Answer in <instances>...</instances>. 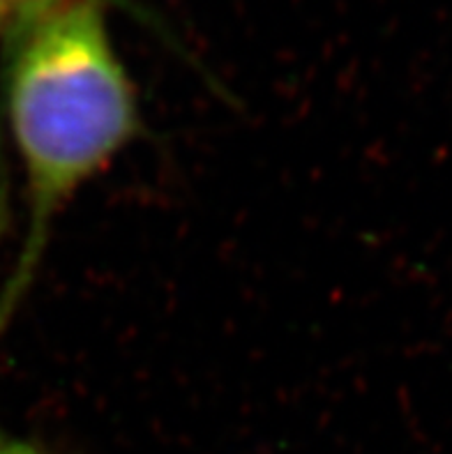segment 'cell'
<instances>
[{"label":"cell","mask_w":452,"mask_h":454,"mask_svg":"<svg viewBox=\"0 0 452 454\" xmlns=\"http://www.w3.org/2000/svg\"><path fill=\"white\" fill-rule=\"evenodd\" d=\"M3 98L26 178L28 233L0 295V333L33 284L56 215L141 132L137 92L102 0L19 14Z\"/></svg>","instance_id":"cell-1"},{"label":"cell","mask_w":452,"mask_h":454,"mask_svg":"<svg viewBox=\"0 0 452 454\" xmlns=\"http://www.w3.org/2000/svg\"><path fill=\"white\" fill-rule=\"evenodd\" d=\"M0 454H53L42 445L26 441V438L12 436V434L0 429Z\"/></svg>","instance_id":"cell-2"},{"label":"cell","mask_w":452,"mask_h":454,"mask_svg":"<svg viewBox=\"0 0 452 454\" xmlns=\"http://www.w3.org/2000/svg\"><path fill=\"white\" fill-rule=\"evenodd\" d=\"M12 3L19 7V14H28V12L44 10V7L58 5V3H65V0H12Z\"/></svg>","instance_id":"cell-3"},{"label":"cell","mask_w":452,"mask_h":454,"mask_svg":"<svg viewBox=\"0 0 452 454\" xmlns=\"http://www.w3.org/2000/svg\"><path fill=\"white\" fill-rule=\"evenodd\" d=\"M5 5H7V0H0V19H3V12H5Z\"/></svg>","instance_id":"cell-4"}]
</instances>
